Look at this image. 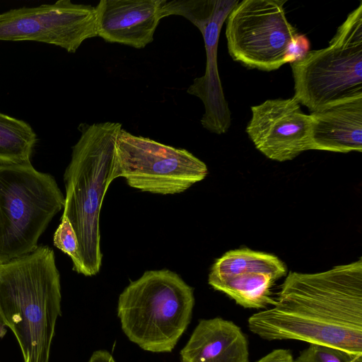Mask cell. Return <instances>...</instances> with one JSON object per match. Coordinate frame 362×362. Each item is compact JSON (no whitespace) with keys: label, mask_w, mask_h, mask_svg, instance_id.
I'll list each match as a JSON object with an SVG mask.
<instances>
[{"label":"cell","mask_w":362,"mask_h":362,"mask_svg":"<svg viewBox=\"0 0 362 362\" xmlns=\"http://www.w3.org/2000/svg\"><path fill=\"white\" fill-rule=\"evenodd\" d=\"M266 340L294 339L362 354V259L317 273L290 272L272 307L248 319Z\"/></svg>","instance_id":"1"},{"label":"cell","mask_w":362,"mask_h":362,"mask_svg":"<svg viewBox=\"0 0 362 362\" xmlns=\"http://www.w3.org/2000/svg\"><path fill=\"white\" fill-rule=\"evenodd\" d=\"M60 274L52 248L0 264V317L17 339L23 362H49L61 310Z\"/></svg>","instance_id":"2"},{"label":"cell","mask_w":362,"mask_h":362,"mask_svg":"<svg viewBox=\"0 0 362 362\" xmlns=\"http://www.w3.org/2000/svg\"><path fill=\"white\" fill-rule=\"evenodd\" d=\"M81 136L72 147L64 174L65 200L62 216L78 238L86 276L101 268L100 214L108 187L116 141L122 129L119 122L80 124Z\"/></svg>","instance_id":"3"},{"label":"cell","mask_w":362,"mask_h":362,"mask_svg":"<svg viewBox=\"0 0 362 362\" xmlns=\"http://www.w3.org/2000/svg\"><path fill=\"white\" fill-rule=\"evenodd\" d=\"M194 289L168 269L145 272L120 293L117 316L125 335L142 349L171 352L187 328Z\"/></svg>","instance_id":"4"},{"label":"cell","mask_w":362,"mask_h":362,"mask_svg":"<svg viewBox=\"0 0 362 362\" xmlns=\"http://www.w3.org/2000/svg\"><path fill=\"white\" fill-rule=\"evenodd\" d=\"M64 200L54 177L30 162L0 164V264L35 250Z\"/></svg>","instance_id":"5"},{"label":"cell","mask_w":362,"mask_h":362,"mask_svg":"<svg viewBox=\"0 0 362 362\" xmlns=\"http://www.w3.org/2000/svg\"><path fill=\"white\" fill-rule=\"evenodd\" d=\"M294 96L311 112L362 98V3L338 28L327 47L291 64Z\"/></svg>","instance_id":"6"},{"label":"cell","mask_w":362,"mask_h":362,"mask_svg":"<svg viewBox=\"0 0 362 362\" xmlns=\"http://www.w3.org/2000/svg\"><path fill=\"white\" fill-rule=\"evenodd\" d=\"M207 174L206 165L187 150L122 129L110 180L123 177L141 192L166 195L185 192Z\"/></svg>","instance_id":"7"},{"label":"cell","mask_w":362,"mask_h":362,"mask_svg":"<svg viewBox=\"0 0 362 362\" xmlns=\"http://www.w3.org/2000/svg\"><path fill=\"white\" fill-rule=\"evenodd\" d=\"M281 0H243L227 18L226 37L233 60L271 71L287 63L288 48L298 35L286 16Z\"/></svg>","instance_id":"8"},{"label":"cell","mask_w":362,"mask_h":362,"mask_svg":"<svg viewBox=\"0 0 362 362\" xmlns=\"http://www.w3.org/2000/svg\"><path fill=\"white\" fill-rule=\"evenodd\" d=\"M98 36L95 6L59 0L0 13V41H35L74 53Z\"/></svg>","instance_id":"9"},{"label":"cell","mask_w":362,"mask_h":362,"mask_svg":"<svg viewBox=\"0 0 362 362\" xmlns=\"http://www.w3.org/2000/svg\"><path fill=\"white\" fill-rule=\"evenodd\" d=\"M238 0L179 1L175 14L190 21L201 31L206 49L205 74L195 78L187 93L199 98L205 107L201 123L211 132L226 133L231 124L230 111L225 99L217 65L220 31Z\"/></svg>","instance_id":"10"},{"label":"cell","mask_w":362,"mask_h":362,"mask_svg":"<svg viewBox=\"0 0 362 362\" xmlns=\"http://www.w3.org/2000/svg\"><path fill=\"white\" fill-rule=\"evenodd\" d=\"M251 110L246 132L268 158L290 160L310 150L311 118L296 98L267 100Z\"/></svg>","instance_id":"11"},{"label":"cell","mask_w":362,"mask_h":362,"mask_svg":"<svg viewBox=\"0 0 362 362\" xmlns=\"http://www.w3.org/2000/svg\"><path fill=\"white\" fill-rule=\"evenodd\" d=\"M163 0H101L95 6L98 36L134 48L153 40L161 18Z\"/></svg>","instance_id":"12"},{"label":"cell","mask_w":362,"mask_h":362,"mask_svg":"<svg viewBox=\"0 0 362 362\" xmlns=\"http://www.w3.org/2000/svg\"><path fill=\"white\" fill-rule=\"evenodd\" d=\"M180 356L181 362H248V342L233 322L218 317L203 319Z\"/></svg>","instance_id":"13"},{"label":"cell","mask_w":362,"mask_h":362,"mask_svg":"<svg viewBox=\"0 0 362 362\" xmlns=\"http://www.w3.org/2000/svg\"><path fill=\"white\" fill-rule=\"evenodd\" d=\"M310 116V150L362 151V98L313 112Z\"/></svg>","instance_id":"14"},{"label":"cell","mask_w":362,"mask_h":362,"mask_svg":"<svg viewBox=\"0 0 362 362\" xmlns=\"http://www.w3.org/2000/svg\"><path fill=\"white\" fill-rule=\"evenodd\" d=\"M276 279L264 272H247L228 278L209 281V284L246 308H266L274 305L272 288Z\"/></svg>","instance_id":"15"},{"label":"cell","mask_w":362,"mask_h":362,"mask_svg":"<svg viewBox=\"0 0 362 362\" xmlns=\"http://www.w3.org/2000/svg\"><path fill=\"white\" fill-rule=\"evenodd\" d=\"M247 272H264L276 280L286 274V267L276 256L241 248L228 251L217 259L211 268L209 281L228 278Z\"/></svg>","instance_id":"16"},{"label":"cell","mask_w":362,"mask_h":362,"mask_svg":"<svg viewBox=\"0 0 362 362\" xmlns=\"http://www.w3.org/2000/svg\"><path fill=\"white\" fill-rule=\"evenodd\" d=\"M36 142L28 123L0 112V164L30 163Z\"/></svg>","instance_id":"17"},{"label":"cell","mask_w":362,"mask_h":362,"mask_svg":"<svg viewBox=\"0 0 362 362\" xmlns=\"http://www.w3.org/2000/svg\"><path fill=\"white\" fill-rule=\"evenodd\" d=\"M53 243L71 258L73 269L78 274H83V267L78 238L66 216H62L60 223L54 233Z\"/></svg>","instance_id":"18"},{"label":"cell","mask_w":362,"mask_h":362,"mask_svg":"<svg viewBox=\"0 0 362 362\" xmlns=\"http://www.w3.org/2000/svg\"><path fill=\"white\" fill-rule=\"evenodd\" d=\"M294 362H362V354H355L335 347L310 344Z\"/></svg>","instance_id":"19"},{"label":"cell","mask_w":362,"mask_h":362,"mask_svg":"<svg viewBox=\"0 0 362 362\" xmlns=\"http://www.w3.org/2000/svg\"><path fill=\"white\" fill-rule=\"evenodd\" d=\"M310 42L303 35H298L292 41L287 53L286 62L293 63L303 58L309 52Z\"/></svg>","instance_id":"20"},{"label":"cell","mask_w":362,"mask_h":362,"mask_svg":"<svg viewBox=\"0 0 362 362\" xmlns=\"http://www.w3.org/2000/svg\"><path fill=\"white\" fill-rule=\"evenodd\" d=\"M257 362H294L291 352L288 349H275Z\"/></svg>","instance_id":"21"},{"label":"cell","mask_w":362,"mask_h":362,"mask_svg":"<svg viewBox=\"0 0 362 362\" xmlns=\"http://www.w3.org/2000/svg\"><path fill=\"white\" fill-rule=\"evenodd\" d=\"M88 362H116L112 354L105 350L95 351Z\"/></svg>","instance_id":"22"},{"label":"cell","mask_w":362,"mask_h":362,"mask_svg":"<svg viewBox=\"0 0 362 362\" xmlns=\"http://www.w3.org/2000/svg\"><path fill=\"white\" fill-rule=\"evenodd\" d=\"M2 325V322H1V317H0V325Z\"/></svg>","instance_id":"23"}]
</instances>
